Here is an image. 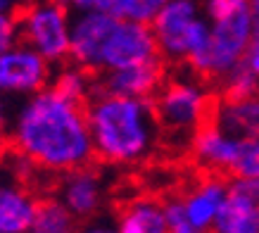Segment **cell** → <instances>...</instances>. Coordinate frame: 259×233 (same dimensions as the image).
<instances>
[{
    "label": "cell",
    "instance_id": "1",
    "mask_svg": "<svg viewBox=\"0 0 259 233\" xmlns=\"http://www.w3.org/2000/svg\"><path fill=\"white\" fill-rule=\"evenodd\" d=\"M10 148L26 155L40 171L57 176L93 164L95 148L86 102L71 100L53 86L29 95L15 114Z\"/></svg>",
    "mask_w": 259,
    "mask_h": 233
},
{
    "label": "cell",
    "instance_id": "2",
    "mask_svg": "<svg viewBox=\"0 0 259 233\" xmlns=\"http://www.w3.org/2000/svg\"><path fill=\"white\" fill-rule=\"evenodd\" d=\"M95 160L117 167L145 162L162 140L152 98H128L93 91L86 100Z\"/></svg>",
    "mask_w": 259,
    "mask_h": 233
},
{
    "label": "cell",
    "instance_id": "3",
    "mask_svg": "<svg viewBox=\"0 0 259 233\" xmlns=\"http://www.w3.org/2000/svg\"><path fill=\"white\" fill-rule=\"evenodd\" d=\"M202 12L209 22V50L193 74L204 81H221L245 62L254 41L252 5L250 0H202Z\"/></svg>",
    "mask_w": 259,
    "mask_h": 233
},
{
    "label": "cell",
    "instance_id": "4",
    "mask_svg": "<svg viewBox=\"0 0 259 233\" xmlns=\"http://www.w3.org/2000/svg\"><path fill=\"white\" fill-rule=\"evenodd\" d=\"M150 26L164 62H183L188 71H195L209 50V22L197 0H169Z\"/></svg>",
    "mask_w": 259,
    "mask_h": 233
},
{
    "label": "cell",
    "instance_id": "5",
    "mask_svg": "<svg viewBox=\"0 0 259 233\" xmlns=\"http://www.w3.org/2000/svg\"><path fill=\"white\" fill-rule=\"evenodd\" d=\"M152 102L162 126V136H171L186 145H190V138L197 133V129L212 122L214 114L212 93L204 86V79L195 76L193 71L188 76L166 79Z\"/></svg>",
    "mask_w": 259,
    "mask_h": 233
},
{
    "label": "cell",
    "instance_id": "6",
    "mask_svg": "<svg viewBox=\"0 0 259 233\" xmlns=\"http://www.w3.org/2000/svg\"><path fill=\"white\" fill-rule=\"evenodd\" d=\"M15 17L19 41L36 48L53 64L69 60L71 17L64 0H31Z\"/></svg>",
    "mask_w": 259,
    "mask_h": 233
},
{
    "label": "cell",
    "instance_id": "7",
    "mask_svg": "<svg viewBox=\"0 0 259 233\" xmlns=\"http://www.w3.org/2000/svg\"><path fill=\"white\" fill-rule=\"evenodd\" d=\"M159 46L150 22L141 19H117L100 53V71L119 69L128 64L159 60ZM98 71V74H100Z\"/></svg>",
    "mask_w": 259,
    "mask_h": 233
},
{
    "label": "cell",
    "instance_id": "8",
    "mask_svg": "<svg viewBox=\"0 0 259 233\" xmlns=\"http://www.w3.org/2000/svg\"><path fill=\"white\" fill-rule=\"evenodd\" d=\"M53 84V62L24 41L0 53V91L10 95H33Z\"/></svg>",
    "mask_w": 259,
    "mask_h": 233
},
{
    "label": "cell",
    "instance_id": "9",
    "mask_svg": "<svg viewBox=\"0 0 259 233\" xmlns=\"http://www.w3.org/2000/svg\"><path fill=\"white\" fill-rule=\"evenodd\" d=\"M166 81L164 57L150 60L141 64H128L119 69L95 74L93 91L112 95H128V98H155L162 84Z\"/></svg>",
    "mask_w": 259,
    "mask_h": 233
},
{
    "label": "cell",
    "instance_id": "10",
    "mask_svg": "<svg viewBox=\"0 0 259 233\" xmlns=\"http://www.w3.org/2000/svg\"><path fill=\"white\" fill-rule=\"evenodd\" d=\"M217 233H259V179L231 176L217 221Z\"/></svg>",
    "mask_w": 259,
    "mask_h": 233
},
{
    "label": "cell",
    "instance_id": "11",
    "mask_svg": "<svg viewBox=\"0 0 259 233\" xmlns=\"http://www.w3.org/2000/svg\"><path fill=\"white\" fill-rule=\"evenodd\" d=\"M117 19L119 17H112L107 12H76V17H71L69 62L79 64L91 74H98L102 46Z\"/></svg>",
    "mask_w": 259,
    "mask_h": 233
},
{
    "label": "cell",
    "instance_id": "12",
    "mask_svg": "<svg viewBox=\"0 0 259 233\" xmlns=\"http://www.w3.org/2000/svg\"><path fill=\"white\" fill-rule=\"evenodd\" d=\"M57 198L69 207V212L76 219H91L93 214L100 212L102 198H105V186H102L100 174L91 164L64 171V174H60Z\"/></svg>",
    "mask_w": 259,
    "mask_h": 233
},
{
    "label": "cell",
    "instance_id": "13",
    "mask_svg": "<svg viewBox=\"0 0 259 233\" xmlns=\"http://www.w3.org/2000/svg\"><path fill=\"white\" fill-rule=\"evenodd\" d=\"M238 133L226 131L217 122H207L202 129L190 138V155L204 171L212 174H228L231 164L236 160L238 150Z\"/></svg>",
    "mask_w": 259,
    "mask_h": 233
},
{
    "label": "cell",
    "instance_id": "14",
    "mask_svg": "<svg viewBox=\"0 0 259 233\" xmlns=\"http://www.w3.org/2000/svg\"><path fill=\"white\" fill-rule=\"evenodd\" d=\"M226 190H228V181H224L217 174V176L202 179L186 195H181L193 233L214 231V221H217V214H219L221 205H224Z\"/></svg>",
    "mask_w": 259,
    "mask_h": 233
},
{
    "label": "cell",
    "instance_id": "15",
    "mask_svg": "<svg viewBox=\"0 0 259 233\" xmlns=\"http://www.w3.org/2000/svg\"><path fill=\"white\" fill-rule=\"evenodd\" d=\"M38 198L22 183L0 186V233L33 231Z\"/></svg>",
    "mask_w": 259,
    "mask_h": 233
},
{
    "label": "cell",
    "instance_id": "16",
    "mask_svg": "<svg viewBox=\"0 0 259 233\" xmlns=\"http://www.w3.org/2000/svg\"><path fill=\"white\" fill-rule=\"evenodd\" d=\"M212 122L238 136H259V93L243 100H221Z\"/></svg>",
    "mask_w": 259,
    "mask_h": 233
},
{
    "label": "cell",
    "instance_id": "17",
    "mask_svg": "<svg viewBox=\"0 0 259 233\" xmlns=\"http://www.w3.org/2000/svg\"><path fill=\"white\" fill-rule=\"evenodd\" d=\"M119 231L124 233H166L164 205L155 198H136L119 212Z\"/></svg>",
    "mask_w": 259,
    "mask_h": 233
},
{
    "label": "cell",
    "instance_id": "18",
    "mask_svg": "<svg viewBox=\"0 0 259 233\" xmlns=\"http://www.w3.org/2000/svg\"><path fill=\"white\" fill-rule=\"evenodd\" d=\"M76 217L69 212L60 198H43L38 200V210L33 219V231L36 233H69L74 231Z\"/></svg>",
    "mask_w": 259,
    "mask_h": 233
},
{
    "label": "cell",
    "instance_id": "19",
    "mask_svg": "<svg viewBox=\"0 0 259 233\" xmlns=\"http://www.w3.org/2000/svg\"><path fill=\"white\" fill-rule=\"evenodd\" d=\"M93 84H95V74H91L88 69L79 67V64L69 62V67H64L55 79H53V88L60 91L62 95L71 98V100L86 102L93 93Z\"/></svg>",
    "mask_w": 259,
    "mask_h": 233
},
{
    "label": "cell",
    "instance_id": "20",
    "mask_svg": "<svg viewBox=\"0 0 259 233\" xmlns=\"http://www.w3.org/2000/svg\"><path fill=\"white\" fill-rule=\"evenodd\" d=\"M219 84H221V98L224 100H243V98H250V95L259 93V76L245 62L228 71Z\"/></svg>",
    "mask_w": 259,
    "mask_h": 233
},
{
    "label": "cell",
    "instance_id": "21",
    "mask_svg": "<svg viewBox=\"0 0 259 233\" xmlns=\"http://www.w3.org/2000/svg\"><path fill=\"white\" fill-rule=\"evenodd\" d=\"M74 12H107L119 19H141L138 0H64Z\"/></svg>",
    "mask_w": 259,
    "mask_h": 233
},
{
    "label": "cell",
    "instance_id": "22",
    "mask_svg": "<svg viewBox=\"0 0 259 233\" xmlns=\"http://www.w3.org/2000/svg\"><path fill=\"white\" fill-rule=\"evenodd\" d=\"M228 176L259 179V136H240L238 138L236 160L231 164Z\"/></svg>",
    "mask_w": 259,
    "mask_h": 233
},
{
    "label": "cell",
    "instance_id": "23",
    "mask_svg": "<svg viewBox=\"0 0 259 233\" xmlns=\"http://www.w3.org/2000/svg\"><path fill=\"white\" fill-rule=\"evenodd\" d=\"M162 205H164V219H166V228H169V231L171 233H193L188 214H186V205H183V198H181V195L166 198Z\"/></svg>",
    "mask_w": 259,
    "mask_h": 233
},
{
    "label": "cell",
    "instance_id": "24",
    "mask_svg": "<svg viewBox=\"0 0 259 233\" xmlns=\"http://www.w3.org/2000/svg\"><path fill=\"white\" fill-rule=\"evenodd\" d=\"M19 38V29H17V17L0 12V53L10 48L12 43H17Z\"/></svg>",
    "mask_w": 259,
    "mask_h": 233
},
{
    "label": "cell",
    "instance_id": "25",
    "mask_svg": "<svg viewBox=\"0 0 259 233\" xmlns=\"http://www.w3.org/2000/svg\"><path fill=\"white\" fill-rule=\"evenodd\" d=\"M141 3V22H152V17L164 8L169 0H138Z\"/></svg>",
    "mask_w": 259,
    "mask_h": 233
},
{
    "label": "cell",
    "instance_id": "26",
    "mask_svg": "<svg viewBox=\"0 0 259 233\" xmlns=\"http://www.w3.org/2000/svg\"><path fill=\"white\" fill-rule=\"evenodd\" d=\"M245 64L250 67L254 74L259 76V38H254L247 48V55H245Z\"/></svg>",
    "mask_w": 259,
    "mask_h": 233
},
{
    "label": "cell",
    "instance_id": "27",
    "mask_svg": "<svg viewBox=\"0 0 259 233\" xmlns=\"http://www.w3.org/2000/svg\"><path fill=\"white\" fill-rule=\"evenodd\" d=\"M31 0H0V12H8V15H17L22 8H26Z\"/></svg>",
    "mask_w": 259,
    "mask_h": 233
},
{
    "label": "cell",
    "instance_id": "28",
    "mask_svg": "<svg viewBox=\"0 0 259 233\" xmlns=\"http://www.w3.org/2000/svg\"><path fill=\"white\" fill-rule=\"evenodd\" d=\"M252 5V24H254V38H259V0H250Z\"/></svg>",
    "mask_w": 259,
    "mask_h": 233
},
{
    "label": "cell",
    "instance_id": "29",
    "mask_svg": "<svg viewBox=\"0 0 259 233\" xmlns=\"http://www.w3.org/2000/svg\"><path fill=\"white\" fill-rule=\"evenodd\" d=\"M5 124H8V112H5V102L0 100V131H5Z\"/></svg>",
    "mask_w": 259,
    "mask_h": 233
},
{
    "label": "cell",
    "instance_id": "30",
    "mask_svg": "<svg viewBox=\"0 0 259 233\" xmlns=\"http://www.w3.org/2000/svg\"><path fill=\"white\" fill-rule=\"evenodd\" d=\"M5 152H8V140H5L3 131H0V164H3V157H5Z\"/></svg>",
    "mask_w": 259,
    "mask_h": 233
}]
</instances>
